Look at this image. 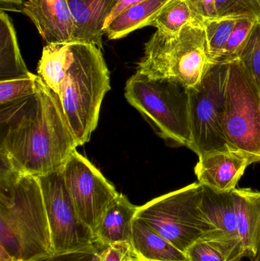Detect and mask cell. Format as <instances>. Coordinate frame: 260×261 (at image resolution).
I'll return each mask as SVG.
<instances>
[{
	"instance_id": "obj_1",
	"label": "cell",
	"mask_w": 260,
	"mask_h": 261,
	"mask_svg": "<svg viewBox=\"0 0 260 261\" xmlns=\"http://www.w3.org/2000/svg\"><path fill=\"white\" fill-rule=\"evenodd\" d=\"M79 147L53 92L36 93L0 109L1 164L39 177L61 170Z\"/></svg>"
},
{
	"instance_id": "obj_2",
	"label": "cell",
	"mask_w": 260,
	"mask_h": 261,
	"mask_svg": "<svg viewBox=\"0 0 260 261\" xmlns=\"http://www.w3.org/2000/svg\"><path fill=\"white\" fill-rule=\"evenodd\" d=\"M38 75L57 99L78 145L88 143L111 90L102 50L85 43L46 44Z\"/></svg>"
},
{
	"instance_id": "obj_3",
	"label": "cell",
	"mask_w": 260,
	"mask_h": 261,
	"mask_svg": "<svg viewBox=\"0 0 260 261\" xmlns=\"http://www.w3.org/2000/svg\"><path fill=\"white\" fill-rule=\"evenodd\" d=\"M53 254L38 177L1 164L0 261H37Z\"/></svg>"
},
{
	"instance_id": "obj_4",
	"label": "cell",
	"mask_w": 260,
	"mask_h": 261,
	"mask_svg": "<svg viewBox=\"0 0 260 261\" xmlns=\"http://www.w3.org/2000/svg\"><path fill=\"white\" fill-rule=\"evenodd\" d=\"M208 52L204 25L195 21L177 35L157 30L145 43L137 72L153 79L197 85L212 65Z\"/></svg>"
},
{
	"instance_id": "obj_5",
	"label": "cell",
	"mask_w": 260,
	"mask_h": 261,
	"mask_svg": "<svg viewBox=\"0 0 260 261\" xmlns=\"http://www.w3.org/2000/svg\"><path fill=\"white\" fill-rule=\"evenodd\" d=\"M128 102L142 115L154 132L172 147L192 143L189 88L168 79H153L136 72L125 89Z\"/></svg>"
},
{
	"instance_id": "obj_6",
	"label": "cell",
	"mask_w": 260,
	"mask_h": 261,
	"mask_svg": "<svg viewBox=\"0 0 260 261\" xmlns=\"http://www.w3.org/2000/svg\"><path fill=\"white\" fill-rule=\"evenodd\" d=\"M201 187L193 182L155 198L138 206L135 218L186 254L193 244L207 240L214 231L200 208Z\"/></svg>"
},
{
	"instance_id": "obj_7",
	"label": "cell",
	"mask_w": 260,
	"mask_h": 261,
	"mask_svg": "<svg viewBox=\"0 0 260 261\" xmlns=\"http://www.w3.org/2000/svg\"><path fill=\"white\" fill-rule=\"evenodd\" d=\"M224 130L230 150L260 162V90L239 59L229 62Z\"/></svg>"
},
{
	"instance_id": "obj_8",
	"label": "cell",
	"mask_w": 260,
	"mask_h": 261,
	"mask_svg": "<svg viewBox=\"0 0 260 261\" xmlns=\"http://www.w3.org/2000/svg\"><path fill=\"white\" fill-rule=\"evenodd\" d=\"M229 62L212 64L197 85L189 88L191 143L198 156L229 150L224 135L225 89Z\"/></svg>"
},
{
	"instance_id": "obj_9",
	"label": "cell",
	"mask_w": 260,
	"mask_h": 261,
	"mask_svg": "<svg viewBox=\"0 0 260 261\" xmlns=\"http://www.w3.org/2000/svg\"><path fill=\"white\" fill-rule=\"evenodd\" d=\"M54 254L98 251L94 233L79 219L62 170L39 176Z\"/></svg>"
},
{
	"instance_id": "obj_10",
	"label": "cell",
	"mask_w": 260,
	"mask_h": 261,
	"mask_svg": "<svg viewBox=\"0 0 260 261\" xmlns=\"http://www.w3.org/2000/svg\"><path fill=\"white\" fill-rule=\"evenodd\" d=\"M62 173L79 219L95 234L102 216L119 193L100 170L77 150L67 160Z\"/></svg>"
},
{
	"instance_id": "obj_11",
	"label": "cell",
	"mask_w": 260,
	"mask_h": 261,
	"mask_svg": "<svg viewBox=\"0 0 260 261\" xmlns=\"http://www.w3.org/2000/svg\"><path fill=\"white\" fill-rule=\"evenodd\" d=\"M200 208L214 228L213 232L206 241L218 248L226 260H242L244 249L237 226L232 191L221 193L203 186Z\"/></svg>"
},
{
	"instance_id": "obj_12",
	"label": "cell",
	"mask_w": 260,
	"mask_h": 261,
	"mask_svg": "<svg viewBox=\"0 0 260 261\" xmlns=\"http://www.w3.org/2000/svg\"><path fill=\"white\" fill-rule=\"evenodd\" d=\"M21 13L30 18L46 44L73 42L74 21L67 0L27 2Z\"/></svg>"
},
{
	"instance_id": "obj_13",
	"label": "cell",
	"mask_w": 260,
	"mask_h": 261,
	"mask_svg": "<svg viewBox=\"0 0 260 261\" xmlns=\"http://www.w3.org/2000/svg\"><path fill=\"white\" fill-rule=\"evenodd\" d=\"M250 164L241 152L218 150L198 156L195 174L201 185L221 193L232 192Z\"/></svg>"
},
{
	"instance_id": "obj_14",
	"label": "cell",
	"mask_w": 260,
	"mask_h": 261,
	"mask_svg": "<svg viewBox=\"0 0 260 261\" xmlns=\"http://www.w3.org/2000/svg\"><path fill=\"white\" fill-rule=\"evenodd\" d=\"M74 21L73 42L102 50L105 24L119 0H67Z\"/></svg>"
},
{
	"instance_id": "obj_15",
	"label": "cell",
	"mask_w": 260,
	"mask_h": 261,
	"mask_svg": "<svg viewBox=\"0 0 260 261\" xmlns=\"http://www.w3.org/2000/svg\"><path fill=\"white\" fill-rule=\"evenodd\" d=\"M232 193L244 257L253 261L260 239V192L250 188H236Z\"/></svg>"
},
{
	"instance_id": "obj_16",
	"label": "cell",
	"mask_w": 260,
	"mask_h": 261,
	"mask_svg": "<svg viewBox=\"0 0 260 261\" xmlns=\"http://www.w3.org/2000/svg\"><path fill=\"white\" fill-rule=\"evenodd\" d=\"M138 206L131 203L125 195L119 193L102 216L95 238L98 249L117 242H131L132 223Z\"/></svg>"
},
{
	"instance_id": "obj_17",
	"label": "cell",
	"mask_w": 260,
	"mask_h": 261,
	"mask_svg": "<svg viewBox=\"0 0 260 261\" xmlns=\"http://www.w3.org/2000/svg\"><path fill=\"white\" fill-rule=\"evenodd\" d=\"M131 245L139 261H189L184 252L137 218L133 221Z\"/></svg>"
},
{
	"instance_id": "obj_18",
	"label": "cell",
	"mask_w": 260,
	"mask_h": 261,
	"mask_svg": "<svg viewBox=\"0 0 260 261\" xmlns=\"http://www.w3.org/2000/svg\"><path fill=\"white\" fill-rule=\"evenodd\" d=\"M29 72L20 52L13 21L0 10V81L19 77Z\"/></svg>"
},
{
	"instance_id": "obj_19",
	"label": "cell",
	"mask_w": 260,
	"mask_h": 261,
	"mask_svg": "<svg viewBox=\"0 0 260 261\" xmlns=\"http://www.w3.org/2000/svg\"><path fill=\"white\" fill-rule=\"evenodd\" d=\"M169 0H146L134 5L118 15L105 27L110 40L120 39L131 32L149 26L157 12Z\"/></svg>"
},
{
	"instance_id": "obj_20",
	"label": "cell",
	"mask_w": 260,
	"mask_h": 261,
	"mask_svg": "<svg viewBox=\"0 0 260 261\" xmlns=\"http://www.w3.org/2000/svg\"><path fill=\"white\" fill-rule=\"evenodd\" d=\"M197 21L186 0H169L150 22L160 32L168 35H177L182 29Z\"/></svg>"
},
{
	"instance_id": "obj_21",
	"label": "cell",
	"mask_w": 260,
	"mask_h": 261,
	"mask_svg": "<svg viewBox=\"0 0 260 261\" xmlns=\"http://www.w3.org/2000/svg\"><path fill=\"white\" fill-rule=\"evenodd\" d=\"M239 18L218 17L203 22L208 52L212 64L221 61L229 37Z\"/></svg>"
},
{
	"instance_id": "obj_22",
	"label": "cell",
	"mask_w": 260,
	"mask_h": 261,
	"mask_svg": "<svg viewBox=\"0 0 260 261\" xmlns=\"http://www.w3.org/2000/svg\"><path fill=\"white\" fill-rule=\"evenodd\" d=\"M43 81L29 72L19 77L0 81V106L7 105L36 93Z\"/></svg>"
},
{
	"instance_id": "obj_23",
	"label": "cell",
	"mask_w": 260,
	"mask_h": 261,
	"mask_svg": "<svg viewBox=\"0 0 260 261\" xmlns=\"http://www.w3.org/2000/svg\"><path fill=\"white\" fill-rule=\"evenodd\" d=\"M238 59L245 67L249 74L260 90V21H258L246 41Z\"/></svg>"
},
{
	"instance_id": "obj_24",
	"label": "cell",
	"mask_w": 260,
	"mask_h": 261,
	"mask_svg": "<svg viewBox=\"0 0 260 261\" xmlns=\"http://www.w3.org/2000/svg\"><path fill=\"white\" fill-rule=\"evenodd\" d=\"M259 20L252 18H239L229 37L224 54L219 62H230L238 59L255 24Z\"/></svg>"
},
{
	"instance_id": "obj_25",
	"label": "cell",
	"mask_w": 260,
	"mask_h": 261,
	"mask_svg": "<svg viewBox=\"0 0 260 261\" xmlns=\"http://www.w3.org/2000/svg\"><path fill=\"white\" fill-rule=\"evenodd\" d=\"M218 17L252 18L260 21V0H215Z\"/></svg>"
},
{
	"instance_id": "obj_26",
	"label": "cell",
	"mask_w": 260,
	"mask_h": 261,
	"mask_svg": "<svg viewBox=\"0 0 260 261\" xmlns=\"http://www.w3.org/2000/svg\"><path fill=\"white\" fill-rule=\"evenodd\" d=\"M97 261H139L131 242H117L99 248Z\"/></svg>"
},
{
	"instance_id": "obj_27",
	"label": "cell",
	"mask_w": 260,
	"mask_h": 261,
	"mask_svg": "<svg viewBox=\"0 0 260 261\" xmlns=\"http://www.w3.org/2000/svg\"><path fill=\"white\" fill-rule=\"evenodd\" d=\"M186 254L189 261H227L218 248L204 239L193 244Z\"/></svg>"
},
{
	"instance_id": "obj_28",
	"label": "cell",
	"mask_w": 260,
	"mask_h": 261,
	"mask_svg": "<svg viewBox=\"0 0 260 261\" xmlns=\"http://www.w3.org/2000/svg\"><path fill=\"white\" fill-rule=\"evenodd\" d=\"M186 2L197 21L203 23L218 17L215 0H186Z\"/></svg>"
},
{
	"instance_id": "obj_29",
	"label": "cell",
	"mask_w": 260,
	"mask_h": 261,
	"mask_svg": "<svg viewBox=\"0 0 260 261\" xmlns=\"http://www.w3.org/2000/svg\"><path fill=\"white\" fill-rule=\"evenodd\" d=\"M98 251H73L54 254L50 257L37 261H97Z\"/></svg>"
},
{
	"instance_id": "obj_30",
	"label": "cell",
	"mask_w": 260,
	"mask_h": 261,
	"mask_svg": "<svg viewBox=\"0 0 260 261\" xmlns=\"http://www.w3.org/2000/svg\"><path fill=\"white\" fill-rule=\"evenodd\" d=\"M143 1H146V0H119L118 3H116L112 12H111L108 21H107L105 27H106L113 19H114L118 15L122 13L124 11L126 10L127 9L131 7V6H134V5L137 4V3H140Z\"/></svg>"
},
{
	"instance_id": "obj_31",
	"label": "cell",
	"mask_w": 260,
	"mask_h": 261,
	"mask_svg": "<svg viewBox=\"0 0 260 261\" xmlns=\"http://www.w3.org/2000/svg\"><path fill=\"white\" fill-rule=\"evenodd\" d=\"M23 7V0H0V10L19 12Z\"/></svg>"
},
{
	"instance_id": "obj_32",
	"label": "cell",
	"mask_w": 260,
	"mask_h": 261,
	"mask_svg": "<svg viewBox=\"0 0 260 261\" xmlns=\"http://www.w3.org/2000/svg\"><path fill=\"white\" fill-rule=\"evenodd\" d=\"M253 261H260V239L259 243H258L257 251H256V256Z\"/></svg>"
},
{
	"instance_id": "obj_33",
	"label": "cell",
	"mask_w": 260,
	"mask_h": 261,
	"mask_svg": "<svg viewBox=\"0 0 260 261\" xmlns=\"http://www.w3.org/2000/svg\"><path fill=\"white\" fill-rule=\"evenodd\" d=\"M32 1H35V0H23V4H24V3H27V2H32Z\"/></svg>"
}]
</instances>
